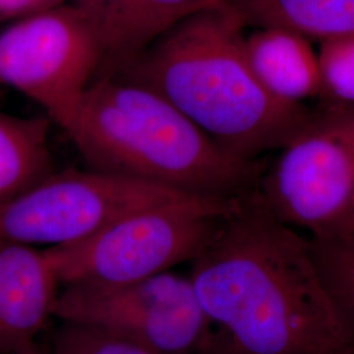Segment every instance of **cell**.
Segmentation results:
<instances>
[{
    "instance_id": "e0dca14e",
    "label": "cell",
    "mask_w": 354,
    "mask_h": 354,
    "mask_svg": "<svg viewBox=\"0 0 354 354\" xmlns=\"http://www.w3.org/2000/svg\"><path fill=\"white\" fill-rule=\"evenodd\" d=\"M61 3L62 0H0V21L19 20Z\"/></svg>"
},
{
    "instance_id": "7c38bea8",
    "label": "cell",
    "mask_w": 354,
    "mask_h": 354,
    "mask_svg": "<svg viewBox=\"0 0 354 354\" xmlns=\"http://www.w3.org/2000/svg\"><path fill=\"white\" fill-rule=\"evenodd\" d=\"M247 26H282L311 41L354 37V0H228Z\"/></svg>"
},
{
    "instance_id": "2e32d148",
    "label": "cell",
    "mask_w": 354,
    "mask_h": 354,
    "mask_svg": "<svg viewBox=\"0 0 354 354\" xmlns=\"http://www.w3.org/2000/svg\"><path fill=\"white\" fill-rule=\"evenodd\" d=\"M49 354H158L102 329L62 322Z\"/></svg>"
},
{
    "instance_id": "5b68a950",
    "label": "cell",
    "mask_w": 354,
    "mask_h": 354,
    "mask_svg": "<svg viewBox=\"0 0 354 354\" xmlns=\"http://www.w3.org/2000/svg\"><path fill=\"white\" fill-rule=\"evenodd\" d=\"M257 196L310 239L340 227L354 203V104L314 111L263 172Z\"/></svg>"
},
{
    "instance_id": "4fadbf2b",
    "label": "cell",
    "mask_w": 354,
    "mask_h": 354,
    "mask_svg": "<svg viewBox=\"0 0 354 354\" xmlns=\"http://www.w3.org/2000/svg\"><path fill=\"white\" fill-rule=\"evenodd\" d=\"M48 117L0 112V205L53 174Z\"/></svg>"
},
{
    "instance_id": "ba28073f",
    "label": "cell",
    "mask_w": 354,
    "mask_h": 354,
    "mask_svg": "<svg viewBox=\"0 0 354 354\" xmlns=\"http://www.w3.org/2000/svg\"><path fill=\"white\" fill-rule=\"evenodd\" d=\"M54 317L106 330L158 354H201L209 337L189 276L171 270L114 288H62Z\"/></svg>"
},
{
    "instance_id": "30bf717a",
    "label": "cell",
    "mask_w": 354,
    "mask_h": 354,
    "mask_svg": "<svg viewBox=\"0 0 354 354\" xmlns=\"http://www.w3.org/2000/svg\"><path fill=\"white\" fill-rule=\"evenodd\" d=\"M62 285L45 250L0 241V354H13L45 327Z\"/></svg>"
},
{
    "instance_id": "5bb4252c",
    "label": "cell",
    "mask_w": 354,
    "mask_h": 354,
    "mask_svg": "<svg viewBox=\"0 0 354 354\" xmlns=\"http://www.w3.org/2000/svg\"><path fill=\"white\" fill-rule=\"evenodd\" d=\"M310 241L317 266L354 336V227Z\"/></svg>"
},
{
    "instance_id": "ac0fdd59",
    "label": "cell",
    "mask_w": 354,
    "mask_h": 354,
    "mask_svg": "<svg viewBox=\"0 0 354 354\" xmlns=\"http://www.w3.org/2000/svg\"><path fill=\"white\" fill-rule=\"evenodd\" d=\"M352 227H354V203L353 205H352V207H351V210H349V213L346 215V218L344 219L342 226L337 228L335 232H332L330 235L339 234V232H342V231H345V230H349V228ZM330 235H328V236H330Z\"/></svg>"
},
{
    "instance_id": "8fae6325",
    "label": "cell",
    "mask_w": 354,
    "mask_h": 354,
    "mask_svg": "<svg viewBox=\"0 0 354 354\" xmlns=\"http://www.w3.org/2000/svg\"><path fill=\"white\" fill-rule=\"evenodd\" d=\"M254 75L282 102L304 104L320 96L317 49L311 39L282 26H257L245 35Z\"/></svg>"
},
{
    "instance_id": "52a82bcc",
    "label": "cell",
    "mask_w": 354,
    "mask_h": 354,
    "mask_svg": "<svg viewBox=\"0 0 354 354\" xmlns=\"http://www.w3.org/2000/svg\"><path fill=\"white\" fill-rule=\"evenodd\" d=\"M185 194L89 168L53 172L0 205V241L44 250L75 245L127 215Z\"/></svg>"
},
{
    "instance_id": "9c48e42d",
    "label": "cell",
    "mask_w": 354,
    "mask_h": 354,
    "mask_svg": "<svg viewBox=\"0 0 354 354\" xmlns=\"http://www.w3.org/2000/svg\"><path fill=\"white\" fill-rule=\"evenodd\" d=\"M102 54L97 77L114 76L171 29L228 0H75Z\"/></svg>"
},
{
    "instance_id": "277c9868",
    "label": "cell",
    "mask_w": 354,
    "mask_h": 354,
    "mask_svg": "<svg viewBox=\"0 0 354 354\" xmlns=\"http://www.w3.org/2000/svg\"><path fill=\"white\" fill-rule=\"evenodd\" d=\"M247 198L185 194L127 215L75 245L45 251L62 288L127 285L196 260Z\"/></svg>"
},
{
    "instance_id": "7a4b0ae2",
    "label": "cell",
    "mask_w": 354,
    "mask_h": 354,
    "mask_svg": "<svg viewBox=\"0 0 354 354\" xmlns=\"http://www.w3.org/2000/svg\"><path fill=\"white\" fill-rule=\"evenodd\" d=\"M245 28L230 6L193 15L114 76L156 92L226 151L256 162L285 147L314 111L266 91L247 58Z\"/></svg>"
},
{
    "instance_id": "9a60e30c",
    "label": "cell",
    "mask_w": 354,
    "mask_h": 354,
    "mask_svg": "<svg viewBox=\"0 0 354 354\" xmlns=\"http://www.w3.org/2000/svg\"><path fill=\"white\" fill-rule=\"evenodd\" d=\"M320 96L328 105L354 104V37L317 42Z\"/></svg>"
},
{
    "instance_id": "d6986e66",
    "label": "cell",
    "mask_w": 354,
    "mask_h": 354,
    "mask_svg": "<svg viewBox=\"0 0 354 354\" xmlns=\"http://www.w3.org/2000/svg\"><path fill=\"white\" fill-rule=\"evenodd\" d=\"M13 354H49L48 352H45L44 349L39 348L37 342H30L26 346H23L21 349H19L17 352H15Z\"/></svg>"
},
{
    "instance_id": "3957f363",
    "label": "cell",
    "mask_w": 354,
    "mask_h": 354,
    "mask_svg": "<svg viewBox=\"0 0 354 354\" xmlns=\"http://www.w3.org/2000/svg\"><path fill=\"white\" fill-rule=\"evenodd\" d=\"M68 137L89 169L193 196L250 197L263 175L165 97L117 76L93 80Z\"/></svg>"
},
{
    "instance_id": "8992f818",
    "label": "cell",
    "mask_w": 354,
    "mask_h": 354,
    "mask_svg": "<svg viewBox=\"0 0 354 354\" xmlns=\"http://www.w3.org/2000/svg\"><path fill=\"white\" fill-rule=\"evenodd\" d=\"M100 64L93 29L75 3L28 15L0 32V83L37 102L67 134Z\"/></svg>"
},
{
    "instance_id": "6da1fadb",
    "label": "cell",
    "mask_w": 354,
    "mask_h": 354,
    "mask_svg": "<svg viewBox=\"0 0 354 354\" xmlns=\"http://www.w3.org/2000/svg\"><path fill=\"white\" fill-rule=\"evenodd\" d=\"M209 324L201 354H354V336L307 235L257 192L190 263Z\"/></svg>"
}]
</instances>
